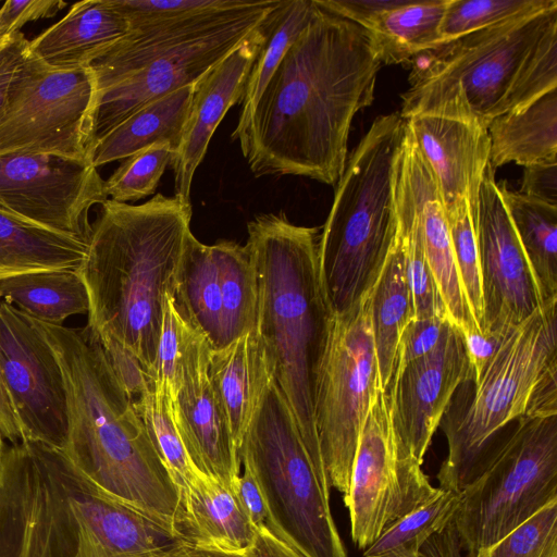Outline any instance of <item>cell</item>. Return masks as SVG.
<instances>
[{
  "label": "cell",
  "mask_w": 557,
  "mask_h": 557,
  "mask_svg": "<svg viewBox=\"0 0 557 557\" xmlns=\"http://www.w3.org/2000/svg\"><path fill=\"white\" fill-rule=\"evenodd\" d=\"M381 66L364 28L319 7L232 133L255 176L335 186L352 119L372 103Z\"/></svg>",
  "instance_id": "6da1fadb"
},
{
  "label": "cell",
  "mask_w": 557,
  "mask_h": 557,
  "mask_svg": "<svg viewBox=\"0 0 557 557\" xmlns=\"http://www.w3.org/2000/svg\"><path fill=\"white\" fill-rule=\"evenodd\" d=\"M38 322L64 376L67 437L62 451L99 492L174 531L178 488L98 336L88 325Z\"/></svg>",
  "instance_id": "7a4b0ae2"
},
{
  "label": "cell",
  "mask_w": 557,
  "mask_h": 557,
  "mask_svg": "<svg viewBox=\"0 0 557 557\" xmlns=\"http://www.w3.org/2000/svg\"><path fill=\"white\" fill-rule=\"evenodd\" d=\"M190 219L191 203L176 196L159 193L141 205L107 199L76 270L89 297L87 325L127 348L151 379Z\"/></svg>",
  "instance_id": "3957f363"
},
{
  "label": "cell",
  "mask_w": 557,
  "mask_h": 557,
  "mask_svg": "<svg viewBox=\"0 0 557 557\" xmlns=\"http://www.w3.org/2000/svg\"><path fill=\"white\" fill-rule=\"evenodd\" d=\"M410 65L403 119L436 115L487 128L557 88V7L463 35Z\"/></svg>",
  "instance_id": "277c9868"
},
{
  "label": "cell",
  "mask_w": 557,
  "mask_h": 557,
  "mask_svg": "<svg viewBox=\"0 0 557 557\" xmlns=\"http://www.w3.org/2000/svg\"><path fill=\"white\" fill-rule=\"evenodd\" d=\"M247 230L257 282L256 327L272 379L305 443L321 453L314 392L331 312L319 278V228L293 224L281 211L256 216Z\"/></svg>",
  "instance_id": "5b68a950"
},
{
  "label": "cell",
  "mask_w": 557,
  "mask_h": 557,
  "mask_svg": "<svg viewBox=\"0 0 557 557\" xmlns=\"http://www.w3.org/2000/svg\"><path fill=\"white\" fill-rule=\"evenodd\" d=\"M557 412V301L515 327L480 375L456 391L440 426L448 454L441 490L462 491L508 425L527 414Z\"/></svg>",
  "instance_id": "8992f818"
},
{
  "label": "cell",
  "mask_w": 557,
  "mask_h": 557,
  "mask_svg": "<svg viewBox=\"0 0 557 557\" xmlns=\"http://www.w3.org/2000/svg\"><path fill=\"white\" fill-rule=\"evenodd\" d=\"M404 134L398 112L380 115L347 157L318 244L320 285L331 314L348 311L371 290L388 255Z\"/></svg>",
  "instance_id": "52a82bcc"
},
{
  "label": "cell",
  "mask_w": 557,
  "mask_h": 557,
  "mask_svg": "<svg viewBox=\"0 0 557 557\" xmlns=\"http://www.w3.org/2000/svg\"><path fill=\"white\" fill-rule=\"evenodd\" d=\"M238 458L259 484L277 537L305 557H347L331 511L322 455L305 443L273 379L243 436Z\"/></svg>",
  "instance_id": "ba28073f"
},
{
  "label": "cell",
  "mask_w": 557,
  "mask_h": 557,
  "mask_svg": "<svg viewBox=\"0 0 557 557\" xmlns=\"http://www.w3.org/2000/svg\"><path fill=\"white\" fill-rule=\"evenodd\" d=\"M460 493L451 518L469 557L487 549L557 499V412L527 414Z\"/></svg>",
  "instance_id": "9c48e42d"
},
{
  "label": "cell",
  "mask_w": 557,
  "mask_h": 557,
  "mask_svg": "<svg viewBox=\"0 0 557 557\" xmlns=\"http://www.w3.org/2000/svg\"><path fill=\"white\" fill-rule=\"evenodd\" d=\"M371 290L331 314L317 373L314 422L332 487L348 492L352 460L371 398L379 388L370 314Z\"/></svg>",
  "instance_id": "30bf717a"
},
{
  "label": "cell",
  "mask_w": 557,
  "mask_h": 557,
  "mask_svg": "<svg viewBox=\"0 0 557 557\" xmlns=\"http://www.w3.org/2000/svg\"><path fill=\"white\" fill-rule=\"evenodd\" d=\"M69 459L37 442L5 446L0 479V557H76L79 524Z\"/></svg>",
  "instance_id": "8fae6325"
},
{
  "label": "cell",
  "mask_w": 557,
  "mask_h": 557,
  "mask_svg": "<svg viewBox=\"0 0 557 557\" xmlns=\"http://www.w3.org/2000/svg\"><path fill=\"white\" fill-rule=\"evenodd\" d=\"M96 106L90 66L50 69L27 53L0 117V154L49 153L90 162Z\"/></svg>",
  "instance_id": "7c38bea8"
},
{
  "label": "cell",
  "mask_w": 557,
  "mask_h": 557,
  "mask_svg": "<svg viewBox=\"0 0 557 557\" xmlns=\"http://www.w3.org/2000/svg\"><path fill=\"white\" fill-rule=\"evenodd\" d=\"M421 462L398 438L387 393L373 394L343 497L352 542L368 548L398 519L436 496Z\"/></svg>",
  "instance_id": "4fadbf2b"
},
{
  "label": "cell",
  "mask_w": 557,
  "mask_h": 557,
  "mask_svg": "<svg viewBox=\"0 0 557 557\" xmlns=\"http://www.w3.org/2000/svg\"><path fill=\"white\" fill-rule=\"evenodd\" d=\"M184 318L212 350L222 349L257 323V282L246 245L221 239L213 245L188 233L173 292Z\"/></svg>",
  "instance_id": "5bb4252c"
},
{
  "label": "cell",
  "mask_w": 557,
  "mask_h": 557,
  "mask_svg": "<svg viewBox=\"0 0 557 557\" xmlns=\"http://www.w3.org/2000/svg\"><path fill=\"white\" fill-rule=\"evenodd\" d=\"M109 199L89 161L49 153L0 154V210L88 242L92 206Z\"/></svg>",
  "instance_id": "9a60e30c"
},
{
  "label": "cell",
  "mask_w": 557,
  "mask_h": 557,
  "mask_svg": "<svg viewBox=\"0 0 557 557\" xmlns=\"http://www.w3.org/2000/svg\"><path fill=\"white\" fill-rule=\"evenodd\" d=\"M0 370L25 442L63 449L64 376L39 322L0 299Z\"/></svg>",
  "instance_id": "2e32d148"
},
{
  "label": "cell",
  "mask_w": 557,
  "mask_h": 557,
  "mask_svg": "<svg viewBox=\"0 0 557 557\" xmlns=\"http://www.w3.org/2000/svg\"><path fill=\"white\" fill-rule=\"evenodd\" d=\"M280 1H255L219 29L162 54L101 92L97 97L95 113V143L146 104L198 82L230 54Z\"/></svg>",
  "instance_id": "e0dca14e"
},
{
  "label": "cell",
  "mask_w": 557,
  "mask_h": 557,
  "mask_svg": "<svg viewBox=\"0 0 557 557\" xmlns=\"http://www.w3.org/2000/svg\"><path fill=\"white\" fill-rule=\"evenodd\" d=\"M494 173L488 164L479 191L475 221L483 332H510L542 305Z\"/></svg>",
  "instance_id": "ac0fdd59"
},
{
  "label": "cell",
  "mask_w": 557,
  "mask_h": 557,
  "mask_svg": "<svg viewBox=\"0 0 557 557\" xmlns=\"http://www.w3.org/2000/svg\"><path fill=\"white\" fill-rule=\"evenodd\" d=\"M470 377L463 335L451 324L432 351L393 374L386 393L394 429L421 463L453 396Z\"/></svg>",
  "instance_id": "d6986e66"
},
{
  "label": "cell",
  "mask_w": 557,
  "mask_h": 557,
  "mask_svg": "<svg viewBox=\"0 0 557 557\" xmlns=\"http://www.w3.org/2000/svg\"><path fill=\"white\" fill-rule=\"evenodd\" d=\"M211 347L201 337L182 369L171 416L186 454L199 473L234 490L242 472L238 450L225 411L209 377Z\"/></svg>",
  "instance_id": "ffe728a7"
},
{
  "label": "cell",
  "mask_w": 557,
  "mask_h": 557,
  "mask_svg": "<svg viewBox=\"0 0 557 557\" xmlns=\"http://www.w3.org/2000/svg\"><path fill=\"white\" fill-rule=\"evenodd\" d=\"M269 15V14H268ZM268 15L222 61L194 84V94L171 166L174 196L190 203L195 172L226 112L240 102L252 64L268 35Z\"/></svg>",
  "instance_id": "44dd1931"
},
{
  "label": "cell",
  "mask_w": 557,
  "mask_h": 557,
  "mask_svg": "<svg viewBox=\"0 0 557 557\" xmlns=\"http://www.w3.org/2000/svg\"><path fill=\"white\" fill-rule=\"evenodd\" d=\"M67 481L81 533L76 557H168L183 544L171 528L99 492L70 460Z\"/></svg>",
  "instance_id": "7402d4cb"
},
{
  "label": "cell",
  "mask_w": 557,
  "mask_h": 557,
  "mask_svg": "<svg viewBox=\"0 0 557 557\" xmlns=\"http://www.w3.org/2000/svg\"><path fill=\"white\" fill-rule=\"evenodd\" d=\"M397 165L414 206L424 255L446 319L463 336L480 332L472 322L465 297L436 178L406 123Z\"/></svg>",
  "instance_id": "603a6c76"
},
{
  "label": "cell",
  "mask_w": 557,
  "mask_h": 557,
  "mask_svg": "<svg viewBox=\"0 0 557 557\" xmlns=\"http://www.w3.org/2000/svg\"><path fill=\"white\" fill-rule=\"evenodd\" d=\"M404 120L436 178L445 212L468 200L475 224L479 191L490 164L487 129L436 115Z\"/></svg>",
  "instance_id": "cb8c5ba5"
},
{
  "label": "cell",
  "mask_w": 557,
  "mask_h": 557,
  "mask_svg": "<svg viewBox=\"0 0 557 557\" xmlns=\"http://www.w3.org/2000/svg\"><path fill=\"white\" fill-rule=\"evenodd\" d=\"M255 1L227 0L225 4L152 22L129 32L90 64L97 97L162 54L219 29Z\"/></svg>",
  "instance_id": "d4e9b609"
},
{
  "label": "cell",
  "mask_w": 557,
  "mask_h": 557,
  "mask_svg": "<svg viewBox=\"0 0 557 557\" xmlns=\"http://www.w3.org/2000/svg\"><path fill=\"white\" fill-rule=\"evenodd\" d=\"M178 492L174 531L184 544L246 553L255 528L234 491L196 471Z\"/></svg>",
  "instance_id": "484cf974"
},
{
  "label": "cell",
  "mask_w": 557,
  "mask_h": 557,
  "mask_svg": "<svg viewBox=\"0 0 557 557\" xmlns=\"http://www.w3.org/2000/svg\"><path fill=\"white\" fill-rule=\"evenodd\" d=\"M128 32L127 20L110 0H84L30 40L28 54L55 70L90 66Z\"/></svg>",
  "instance_id": "4316f807"
},
{
  "label": "cell",
  "mask_w": 557,
  "mask_h": 557,
  "mask_svg": "<svg viewBox=\"0 0 557 557\" xmlns=\"http://www.w3.org/2000/svg\"><path fill=\"white\" fill-rule=\"evenodd\" d=\"M209 377L237 446L272 379L269 359L255 326L228 346L212 350Z\"/></svg>",
  "instance_id": "83f0119b"
},
{
  "label": "cell",
  "mask_w": 557,
  "mask_h": 557,
  "mask_svg": "<svg viewBox=\"0 0 557 557\" xmlns=\"http://www.w3.org/2000/svg\"><path fill=\"white\" fill-rule=\"evenodd\" d=\"M486 129L494 169L509 162L524 168L557 160V88L495 117Z\"/></svg>",
  "instance_id": "f1b7e54d"
},
{
  "label": "cell",
  "mask_w": 557,
  "mask_h": 557,
  "mask_svg": "<svg viewBox=\"0 0 557 557\" xmlns=\"http://www.w3.org/2000/svg\"><path fill=\"white\" fill-rule=\"evenodd\" d=\"M193 94L194 85H188L137 110L96 140L91 164L98 168L126 159L157 143H170L176 150Z\"/></svg>",
  "instance_id": "f546056e"
},
{
  "label": "cell",
  "mask_w": 557,
  "mask_h": 557,
  "mask_svg": "<svg viewBox=\"0 0 557 557\" xmlns=\"http://www.w3.org/2000/svg\"><path fill=\"white\" fill-rule=\"evenodd\" d=\"M370 314L377 384L379 388L387 392L401 333L413 319L411 294L397 227L388 255L371 289Z\"/></svg>",
  "instance_id": "4dcf8cb0"
},
{
  "label": "cell",
  "mask_w": 557,
  "mask_h": 557,
  "mask_svg": "<svg viewBox=\"0 0 557 557\" xmlns=\"http://www.w3.org/2000/svg\"><path fill=\"white\" fill-rule=\"evenodd\" d=\"M88 242L32 224L0 210V280L28 272L73 269Z\"/></svg>",
  "instance_id": "1f68e13d"
},
{
  "label": "cell",
  "mask_w": 557,
  "mask_h": 557,
  "mask_svg": "<svg viewBox=\"0 0 557 557\" xmlns=\"http://www.w3.org/2000/svg\"><path fill=\"white\" fill-rule=\"evenodd\" d=\"M542 306L557 301V207L498 184Z\"/></svg>",
  "instance_id": "d6a6232c"
},
{
  "label": "cell",
  "mask_w": 557,
  "mask_h": 557,
  "mask_svg": "<svg viewBox=\"0 0 557 557\" xmlns=\"http://www.w3.org/2000/svg\"><path fill=\"white\" fill-rule=\"evenodd\" d=\"M0 299L45 323L88 313L89 297L76 270L28 272L0 280Z\"/></svg>",
  "instance_id": "836d02e7"
},
{
  "label": "cell",
  "mask_w": 557,
  "mask_h": 557,
  "mask_svg": "<svg viewBox=\"0 0 557 557\" xmlns=\"http://www.w3.org/2000/svg\"><path fill=\"white\" fill-rule=\"evenodd\" d=\"M449 0H407L383 13L367 30L381 64H410L441 46L438 28Z\"/></svg>",
  "instance_id": "e575fe53"
},
{
  "label": "cell",
  "mask_w": 557,
  "mask_h": 557,
  "mask_svg": "<svg viewBox=\"0 0 557 557\" xmlns=\"http://www.w3.org/2000/svg\"><path fill=\"white\" fill-rule=\"evenodd\" d=\"M319 10L315 0H281L268 15V35L250 70L237 124L248 117L286 51Z\"/></svg>",
  "instance_id": "d590c367"
},
{
  "label": "cell",
  "mask_w": 557,
  "mask_h": 557,
  "mask_svg": "<svg viewBox=\"0 0 557 557\" xmlns=\"http://www.w3.org/2000/svg\"><path fill=\"white\" fill-rule=\"evenodd\" d=\"M459 503V492L441 490L432 499L398 519L364 549L363 556L379 557L394 550L419 552L431 536L448 524Z\"/></svg>",
  "instance_id": "8d00e7d4"
},
{
  "label": "cell",
  "mask_w": 557,
  "mask_h": 557,
  "mask_svg": "<svg viewBox=\"0 0 557 557\" xmlns=\"http://www.w3.org/2000/svg\"><path fill=\"white\" fill-rule=\"evenodd\" d=\"M554 7L556 0H449L438 28L440 42Z\"/></svg>",
  "instance_id": "74e56055"
},
{
  "label": "cell",
  "mask_w": 557,
  "mask_h": 557,
  "mask_svg": "<svg viewBox=\"0 0 557 557\" xmlns=\"http://www.w3.org/2000/svg\"><path fill=\"white\" fill-rule=\"evenodd\" d=\"M150 438L177 488H182L196 472L171 416V398L151 385L134 400Z\"/></svg>",
  "instance_id": "f35d334b"
},
{
  "label": "cell",
  "mask_w": 557,
  "mask_h": 557,
  "mask_svg": "<svg viewBox=\"0 0 557 557\" xmlns=\"http://www.w3.org/2000/svg\"><path fill=\"white\" fill-rule=\"evenodd\" d=\"M455 261L474 326L482 333L484 304L475 224L468 200L446 213Z\"/></svg>",
  "instance_id": "ab89813d"
},
{
  "label": "cell",
  "mask_w": 557,
  "mask_h": 557,
  "mask_svg": "<svg viewBox=\"0 0 557 557\" xmlns=\"http://www.w3.org/2000/svg\"><path fill=\"white\" fill-rule=\"evenodd\" d=\"M201 337L205 336L177 311L173 294H168L152 380L154 386L165 392L171 400L180 391L183 364Z\"/></svg>",
  "instance_id": "60d3db41"
},
{
  "label": "cell",
  "mask_w": 557,
  "mask_h": 557,
  "mask_svg": "<svg viewBox=\"0 0 557 557\" xmlns=\"http://www.w3.org/2000/svg\"><path fill=\"white\" fill-rule=\"evenodd\" d=\"M175 149L170 143H157L124 159L104 181V193L111 200L127 203L154 194Z\"/></svg>",
  "instance_id": "b9f144b4"
},
{
  "label": "cell",
  "mask_w": 557,
  "mask_h": 557,
  "mask_svg": "<svg viewBox=\"0 0 557 557\" xmlns=\"http://www.w3.org/2000/svg\"><path fill=\"white\" fill-rule=\"evenodd\" d=\"M481 552L486 557H557V499Z\"/></svg>",
  "instance_id": "7bdbcfd3"
},
{
  "label": "cell",
  "mask_w": 557,
  "mask_h": 557,
  "mask_svg": "<svg viewBox=\"0 0 557 557\" xmlns=\"http://www.w3.org/2000/svg\"><path fill=\"white\" fill-rule=\"evenodd\" d=\"M449 324L447 320L440 318L412 319L401 333L394 373L432 351L443 338Z\"/></svg>",
  "instance_id": "ee69618b"
},
{
  "label": "cell",
  "mask_w": 557,
  "mask_h": 557,
  "mask_svg": "<svg viewBox=\"0 0 557 557\" xmlns=\"http://www.w3.org/2000/svg\"><path fill=\"white\" fill-rule=\"evenodd\" d=\"M99 341L116 379L135 400L151 385L152 379L135 355L119 342L109 337Z\"/></svg>",
  "instance_id": "f6af8a7d"
},
{
  "label": "cell",
  "mask_w": 557,
  "mask_h": 557,
  "mask_svg": "<svg viewBox=\"0 0 557 557\" xmlns=\"http://www.w3.org/2000/svg\"><path fill=\"white\" fill-rule=\"evenodd\" d=\"M67 3L62 0H8L0 7V42L10 39L28 22L54 16Z\"/></svg>",
  "instance_id": "bcb514c9"
},
{
  "label": "cell",
  "mask_w": 557,
  "mask_h": 557,
  "mask_svg": "<svg viewBox=\"0 0 557 557\" xmlns=\"http://www.w3.org/2000/svg\"><path fill=\"white\" fill-rule=\"evenodd\" d=\"M315 2L321 9L368 30L383 13L405 4L407 0H315Z\"/></svg>",
  "instance_id": "7dc6e473"
},
{
  "label": "cell",
  "mask_w": 557,
  "mask_h": 557,
  "mask_svg": "<svg viewBox=\"0 0 557 557\" xmlns=\"http://www.w3.org/2000/svg\"><path fill=\"white\" fill-rule=\"evenodd\" d=\"M520 194L557 207V160L523 168Z\"/></svg>",
  "instance_id": "c3c4849f"
},
{
  "label": "cell",
  "mask_w": 557,
  "mask_h": 557,
  "mask_svg": "<svg viewBox=\"0 0 557 557\" xmlns=\"http://www.w3.org/2000/svg\"><path fill=\"white\" fill-rule=\"evenodd\" d=\"M233 491L253 528H267L276 535L263 494L247 468H242Z\"/></svg>",
  "instance_id": "681fc988"
},
{
  "label": "cell",
  "mask_w": 557,
  "mask_h": 557,
  "mask_svg": "<svg viewBox=\"0 0 557 557\" xmlns=\"http://www.w3.org/2000/svg\"><path fill=\"white\" fill-rule=\"evenodd\" d=\"M29 40L20 32L0 47V117L10 87L28 53Z\"/></svg>",
  "instance_id": "f907efd6"
},
{
  "label": "cell",
  "mask_w": 557,
  "mask_h": 557,
  "mask_svg": "<svg viewBox=\"0 0 557 557\" xmlns=\"http://www.w3.org/2000/svg\"><path fill=\"white\" fill-rule=\"evenodd\" d=\"M510 332H472L463 336L471 370V380L480 375Z\"/></svg>",
  "instance_id": "816d5d0a"
},
{
  "label": "cell",
  "mask_w": 557,
  "mask_h": 557,
  "mask_svg": "<svg viewBox=\"0 0 557 557\" xmlns=\"http://www.w3.org/2000/svg\"><path fill=\"white\" fill-rule=\"evenodd\" d=\"M247 557H305L267 528L255 529V537L246 550Z\"/></svg>",
  "instance_id": "f5cc1de1"
},
{
  "label": "cell",
  "mask_w": 557,
  "mask_h": 557,
  "mask_svg": "<svg viewBox=\"0 0 557 557\" xmlns=\"http://www.w3.org/2000/svg\"><path fill=\"white\" fill-rule=\"evenodd\" d=\"M0 434L11 444L25 443V436L0 370Z\"/></svg>",
  "instance_id": "db71d44e"
},
{
  "label": "cell",
  "mask_w": 557,
  "mask_h": 557,
  "mask_svg": "<svg viewBox=\"0 0 557 557\" xmlns=\"http://www.w3.org/2000/svg\"><path fill=\"white\" fill-rule=\"evenodd\" d=\"M168 557H247L245 553H232L181 544Z\"/></svg>",
  "instance_id": "11a10c76"
},
{
  "label": "cell",
  "mask_w": 557,
  "mask_h": 557,
  "mask_svg": "<svg viewBox=\"0 0 557 557\" xmlns=\"http://www.w3.org/2000/svg\"><path fill=\"white\" fill-rule=\"evenodd\" d=\"M379 557H420V555H419V552L394 550V552L383 554Z\"/></svg>",
  "instance_id": "9f6ffc18"
},
{
  "label": "cell",
  "mask_w": 557,
  "mask_h": 557,
  "mask_svg": "<svg viewBox=\"0 0 557 557\" xmlns=\"http://www.w3.org/2000/svg\"><path fill=\"white\" fill-rule=\"evenodd\" d=\"M4 450H5L4 438L0 434V479H1V474H2Z\"/></svg>",
  "instance_id": "6f0895ef"
},
{
  "label": "cell",
  "mask_w": 557,
  "mask_h": 557,
  "mask_svg": "<svg viewBox=\"0 0 557 557\" xmlns=\"http://www.w3.org/2000/svg\"><path fill=\"white\" fill-rule=\"evenodd\" d=\"M8 40H9V39H8ZM5 41H7V40H5ZM5 41H3V42H0V47H1V46H2V45H3L4 42H5Z\"/></svg>",
  "instance_id": "680465c9"
}]
</instances>
